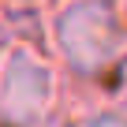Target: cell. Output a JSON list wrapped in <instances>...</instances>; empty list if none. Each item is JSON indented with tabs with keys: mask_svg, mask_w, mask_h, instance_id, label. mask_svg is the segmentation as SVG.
<instances>
[{
	"mask_svg": "<svg viewBox=\"0 0 127 127\" xmlns=\"http://www.w3.org/2000/svg\"><path fill=\"white\" fill-rule=\"evenodd\" d=\"M19 67L23 71H11L8 82H4V112H11V116H34L41 108V101H45L49 79H45L41 67H34V64H26V60H19Z\"/></svg>",
	"mask_w": 127,
	"mask_h": 127,
	"instance_id": "1",
	"label": "cell"
}]
</instances>
